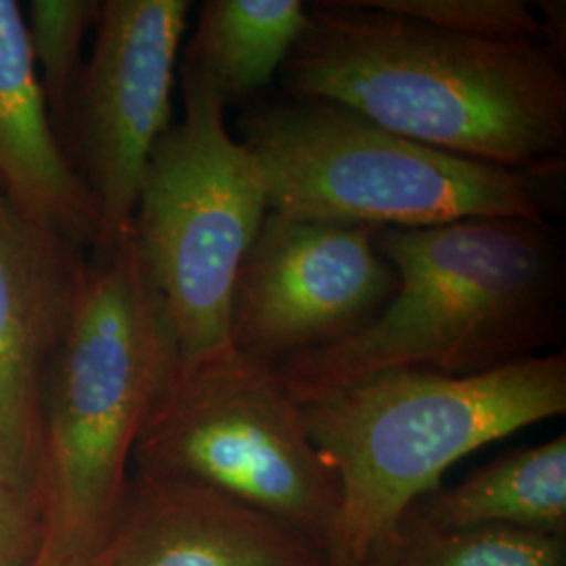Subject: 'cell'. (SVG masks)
I'll use <instances>...</instances> for the list:
<instances>
[{
    "instance_id": "1",
    "label": "cell",
    "mask_w": 566,
    "mask_h": 566,
    "mask_svg": "<svg viewBox=\"0 0 566 566\" xmlns=\"http://www.w3.org/2000/svg\"><path fill=\"white\" fill-rule=\"evenodd\" d=\"M283 63L287 97L479 163L554 179L565 166V60L542 41H485L369 9L315 2Z\"/></svg>"
},
{
    "instance_id": "2",
    "label": "cell",
    "mask_w": 566,
    "mask_h": 566,
    "mask_svg": "<svg viewBox=\"0 0 566 566\" xmlns=\"http://www.w3.org/2000/svg\"><path fill=\"white\" fill-rule=\"evenodd\" d=\"M399 287L357 336L283 364L296 399L388 369L474 376L565 338V250L549 221L374 229Z\"/></svg>"
},
{
    "instance_id": "3",
    "label": "cell",
    "mask_w": 566,
    "mask_h": 566,
    "mask_svg": "<svg viewBox=\"0 0 566 566\" xmlns=\"http://www.w3.org/2000/svg\"><path fill=\"white\" fill-rule=\"evenodd\" d=\"M340 485L325 566L395 546L407 510L462 458L566 411L565 350L474 376L388 369L298 399Z\"/></svg>"
},
{
    "instance_id": "4",
    "label": "cell",
    "mask_w": 566,
    "mask_h": 566,
    "mask_svg": "<svg viewBox=\"0 0 566 566\" xmlns=\"http://www.w3.org/2000/svg\"><path fill=\"white\" fill-rule=\"evenodd\" d=\"M177 364L163 298L137 243L86 256L41 407L42 546L97 554L118 521L143 422Z\"/></svg>"
},
{
    "instance_id": "5",
    "label": "cell",
    "mask_w": 566,
    "mask_h": 566,
    "mask_svg": "<svg viewBox=\"0 0 566 566\" xmlns=\"http://www.w3.org/2000/svg\"><path fill=\"white\" fill-rule=\"evenodd\" d=\"M240 128L266 206L283 217L376 229L547 221L549 179L413 142L338 103H250Z\"/></svg>"
},
{
    "instance_id": "6",
    "label": "cell",
    "mask_w": 566,
    "mask_h": 566,
    "mask_svg": "<svg viewBox=\"0 0 566 566\" xmlns=\"http://www.w3.org/2000/svg\"><path fill=\"white\" fill-rule=\"evenodd\" d=\"M139 472L212 489L327 544L340 506L277 365L233 346L177 361L133 449Z\"/></svg>"
},
{
    "instance_id": "7",
    "label": "cell",
    "mask_w": 566,
    "mask_h": 566,
    "mask_svg": "<svg viewBox=\"0 0 566 566\" xmlns=\"http://www.w3.org/2000/svg\"><path fill=\"white\" fill-rule=\"evenodd\" d=\"M182 118L156 143L133 217V240L189 364L229 343L235 275L269 212L250 151L224 103L181 65Z\"/></svg>"
},
{
    "instance_id": "8",
    "label": "cell",
    "mask_w": 566,
    "mask_h": 566,
    "mask_svg": "<svg viewBox=\"0 0 566 566\" xmlns=\"http://www.w3.org/2000/svg\"><path fill=\"white\" fill-rule=\"evenodd\" d=\"M189 11L187 0L102 2L65 120L67 154L97 210L91 256L114 250L133 231L147 164L170 128Z\"/></svg>"
},
{
    "instance_id": "9",
    "label": "cell",
    "mask_w": 566,
    "mask_h": 566,
    "mask_svg": "<svg viewBox=\"0 0 566 566\" xmlns=\"http://www.w3.org/2000/svg\"><path fill=\"white\" fill-rule=\"evenodd\" d=\"M374 229L269 210L233 283L231 346L282 367L374 324L399 287Z\"/></svg>"
},
{
    "instance_id": "10",
    "label": "cell",
    "mask_w": 566,
    "mask_h": 566,
    "mask_svg": "<svg viewBox=\"0 0 566 566\" xmlns=\"http://www.w3.org/2000/svg\"><path fill=\"white\" fill-rule=\"evenodd\" d=\"M84 250L0 193V479L36 493L42 390L78 296Z\"/></svg>"
},
{
    "instance_id": "11",
    "label": "cell",
    "mask_w": 566,
    "mask_h": 566,
    "mask_svg": "<svg viewBox=\"0 0 566 566\" xmlns=\"http://www.w3.org/2000/svg\"><path fill=\"white\" fill-rule=\"evenodd\" d=\"M105 566H325L317 539L212 489L135 472Z\"/></svg>"
},
{
    "instance_id": "12",
    "label": "cell",
    "mask_w": 566,
    "mask_h": 566,
    "mask_svg": "<svg viewBox=\"0 0 566 566\" xmlns=\"http://www.w3.org/2000/svg\"><path fill=\"white\" fill-rule=\"evenodd\" d=\"M0 193L28 221L93 248L95 202L51 116L15 0H0Z\"/></svg>"
},
{
    "instance_id": "13",
    "label": "cell",
    "mask_w": 566,
    "mask_h": 566,
    "mask_svg": "<svg viewBox=\"0 0 566 566\" xmlns=\"http://www.w3.org/2000/svg\"><path fill=\"white\" fill-rule=\"evenodd\" d=\"M507 526L566 537V437L502 453L460 485L437 486L407 510L401 528ZM401 533V531H399Z\"/></svg>"
},
{
    "instance_id": "14",
    "label": "cell",
    "mask_w": 566,
    "mask_h": 566,
    "mask_svg": "<svg viewBox=\"0 0 566 566\" xmlns=\"http://www.w3.org/2000/svg\"><path fill=\"white\" fill-rule=\"evenodd\" d=\"M303 0H206L182 51V67L198 74L227 105L254 103L308 30Z\"/></svg>"
},
{
    "instance_id": "15",
    "label": "cell",
    "mask_w": 566,
    "mask_h": 566,
    "mask_svg": "<svg viewBox=\"0 0 566 566\" xmlns=\"http://www.w3.org/2000/svg\"><path fill=\"white\" fill-rule=\"evenodd\" d=\"M566 537L507 526L401 528L386 566H565Z\"/></svg>"
},
{
    "instance_id": "16",
    "label": "cell",
    "mask_w": 566,
    "mask_h": 566,
    "mask_svg": "<svg viewBox=\"0 0 566 566\" xmlns=\"http://www.w3.org/2000/svg\"><path fill=\"white\" fill-rule=\"evenodd\" d=\"M102 13L99 0H30L25 36L57 130H63L82 74V46Z\"/></svg>"
},
{
    "instance_id": "17",
    "label": "cell",
    "mask_w": 566,
    "mask_h": 566,
    "mask_svg": "<svg viewBox=\"0 0 566 566\" xmlns=\"http://www.w3.org/2000/svg\"><path fill=\"white\" fill-rule=\"evenodd\" d=\"M369 9L485 41H544L542 18L523 0H361Z\"/></svg>"
},
{
    "instance_id": "18",
    "label": "cell",
    "mask_w": 566,
    "mask_h": 566,
    "mask_svg": "<svg viewBox=\"0 0 566 566\" xmlns=\"http://www.w3.org/2000/svg\"><path fill=\"white\" fill-rule=\"evenodd\" d=\"M41 547L42 514L36 493L0 479V566H28Z\"/></svg>"
},
{
    "instance_id": "19",
    "label": "cell",
    "mask_w": 566,
    "mask_h": 566,
    "mask_svg": "<svg viewBox=\"0 0 566 566\" xmlns=\"http://www.w3.org/2000/svg\"><path fill=\"white\" fill-rule=\"evenodd\" d=\"M28 566H105V556L103 549L97 554H81L42 546L39 556Z\"/></svg>"
},
{
    "instance_id": "20",
    "label": "cell",
    "mask_w": 566,
    "mask_h": 566,
    "mask_svg": "<svg viewBox=\"0 0 566 566\" xmlns=\"http://www.w3.org/2000/svg\"><path fill=\"white\" fill-rule=\"evenodd\" d=\"M390 549V547H388ZM388 549H382V552H378L376 556H371L364 566H386V554H388Z\"/></svg>"
}]
</instances>
